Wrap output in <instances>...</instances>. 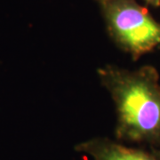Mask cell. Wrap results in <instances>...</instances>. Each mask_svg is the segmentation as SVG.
Returning a JSON list of instances; mask_svg holds the SVG:
<instances>
[{
	"instance_id": "obj_2",
	"label": "cell",
	"mask_w": 160,
	"mask_h": 160,
	"mask_svg": "<svg viewBox=\"0 0 160 160\" xmlns=\"http://www.w3.org/2000/svg\"><path fill=\"white\" fill-rule=\"evenodd\" d=\"M109 37L120 50L138 60L160 47V23L133 0L102 2Z\"/></svg>"
},
{
	"instance_id": "obj_5",
	"label": "cell",
	"mask_w": 160,
	"mask_h": 160,
	"mask_svg": "<svg viewBox=\"0 0 160 160\" xmlns=\"http://www.w3.org/2000/svg\"><path fill=\"white\" fill-rule=\"evenodd\" d=\"M157 150L158 151V153H159V154H160V149H157Z\"/></svg>"
},
{
	"instance_id": "obj_1",
	"label": "cell",
	"mask_w": 160,
	"mask_h": 160,
	"mask_svg": "<svg viewBox=\"0 0 160 160\" xmlns=\"http://www.w3.org/2000/svg\"><path fill=\"white\" fill-rule=\"evenodd\" d=\"M96 72L114 102L115 139L160 149V83L157 69L152 66L127 69L105 64Z\"/></svg>"
},
{
	"instance_id": "obj_6",
	"label": "cell",
	"mask_w": 160,
	"mask_h": 160,
	"mask_svg": "<svg viewBox=\"0 0 160 160\" xmlns=\"http://www.w3.org/2000/svg\"><path fill=\"white\" fill-rule=\"evenodd\" d=\"M103 1H105V0H101V2H103Z\"/></svg>"
},
{
	"instance_id": "obj_4",
	"label": "cell",
	"mask_w": 160,
	"mask_h": 160,
	"mask_svg": "<svg viewBox=\"0 0 160 160\" xmlns=\"http://www.w3.org/2000/svg\"><path fill=\"white\" fill-rule=\"evenodd\" d=\"M147 3H149V5L154 6H160V0H145Z\"/></svg>"
},
{
	"instance_id": "obj_3",
	"label": "cell",
	"mask_w": 160,
	"mask_h": 160,
	"mask_svg": "<svg viewBox=\"0 0 160 160\" xmlns=\"http://www.w3.org/2000/svg\"><path fill=\"white\" fill-rule=\"evenodd\" d=\"M75 151L92 160H160L157 149L145 150L127 146L108 137H93L75 145Z\"/></svg>"
}]
</instances>
